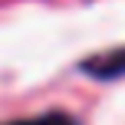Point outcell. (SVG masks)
<instances>
[{
  "label": "cell",
  "instance_id": "7a4b0ae2",
  "mask_svg": "<svg viewBox=\"0 0 125 125\" xmlns=\"http://www.w3.org/2000/svg\"><path fill=\"white\" fill-rule=\"evenodd\" d=\"M7 125H79L69 112H43V115H30V119H17Z\"/></svg>",
  "mask_w": 125,
  "mask_h": 125
},
{
  "label": "cell",
  "instance_id": "6da1fadb",
  "mask_svg": "<svg viewBox=\"0 0 125 125\" xmlns=\"http://www.w3.org/2000/svg\"><path fill=\"white\" fill-rule=\"evenodd\" d=\"M82 73L95 76V79H119V76H125V46L86 59V62H82Z\"/></svg>",
  "mask_w": 125,
  "mask_h": 125
}]
</instances>
